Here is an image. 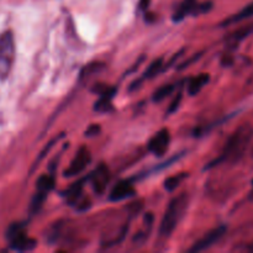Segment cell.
Wrapping results in <instances>:
<instances>
[{
	"label": "cell",
	"instance_id": "obj_1",
	"mask_svg": "<svg viewBox=\"0 0 253 253\" xmlns=\"http://www.w3.org/2000/svg\"><path fill=\"white\" fill-rule=\"evenodd\" d=\"M253 138V127L249 124L242 125L230 136L225 145L222 155L217 158L216 161L210 163L207 168H211L216 166L217 163H221L224 161H230V162H236L244 156L245 151L247 150L249 145L251 143Z\"/></svg>",
	"mask_w": 253,
	"mask_h": 253
},
{
	"label": "cell",
	"instance_id": "obj_2",
	"mask_svg": "<svg viewBox=\"0 0 253 253\" xmlns=\"http://www.w3.org/2000/svg\"><path fill=\"white\" fill-rule=\"evenodd\" d=\"M187 208V195L180 194L172 199L168 208L166 209L165 216L160 226V235L163 237H168L174 229L177 227L178 222L183 217V214Z\"/></svg>",
	"mask_w": 253,
	"mask_h": 253
},
{
	"label": "cell",
	"instance_id": "obj_3",
	"mask_svg": "<svg viewBox=\"0 0 253 253\" xmlns=\"http://www.w3.org/2000/svg\"><path fill=\"white\" fill-rule=\"evenodd\" d=\"M15 59V41L11 31L0 35V81L7 78Z\"/></svg>",
	"mask_w": 253,
	"mask_h": 253
},
{
	"label": "cell",
	"instance_id": "obj_4",
	"mask_svg": "<svg viewBox=\"0 0 253 253\" xmlns=\"http://www.w3.org/2000/svg\"><path fill=\"white\" fill-rule=\"evenodd\" d=\"M6 237L10 241V247L15 251L19 252H26L32 251L37 247L36 240L31 239L25 232V225L24 224H12L6 231Z\"/></svg>",
	"mask_w": 253,
	"mask_h": 253
},
{
	"label": "cell",
	"instance_id": "obj_5",
	"mask_svg": "<svg viewBox=\"0 0 253 253\" xmlns=\"http://www.w3.org/2000/svg\"><path fill=\"white\" fill-rule=\"evenodd\" d=\"M91 161V155L86 147H81L76 153V157L71 162L69 167L64 170V177H74L78 175L88 167Z\"/></svg>",
	"mask_w": 253,
	"mask_h": 253
},
{
	"label": "cell",
	"instance_id": "obj_6",
	"mask_svg": "<svg viewBox=\"0 0 253 253\" xmlns=\"http://www.w3.org/2000/svg\"><path fill=\"white\" fill-rule=\"evenodd\" d=\"M226 226H217L215 229H212L211 231L208 232L203 239H200L199 241L195 242L194 246L189 250L190 252L193 253H198V252H202L205 251V250L210 249L211 246H214L225 234H226Z\"/></svg>",
	"mask_w": 253,
	"mask_h": 253
},
{
	"label": "cell",
	"instance_id": "obj_7",
	"mask_svg": "<svg viewBox=\"0 0 253 253\" xmlns=\"http://www.w3.org/2000/svg\"><path fill=\"white\" fill-rule=\"evenodd\" d=\"M88 179L90 180L94 192L96 194H103L105 192L106 187H108L109 182H110V172H109V168L105 165H100L95 170H93L90 173Z\"/></svg>",
	"mask_w": 253,
	"mask_h": 253
},
{
	"label": "cell",
	"instance_id": "obj_8",
	"mask_svg": "<svg viewBox=\"0 0 253 253\" xmlns=\"http://www.w3.org/2000/svg\"><path fill=\"white\" fill-rule=\"evenodd\" d=\"M170 135L167 128L158 131L148 142V151L156 156H163L169 148Z\"/></svg>",
	"mask_w": 253,
	"mask_h": 253
},
{
	"label": "cell",
	"instance_id": "obj_9",
	"mask_svg": "<svg viewBox=\"0 0 253 253\" xmlns=\"http://www.w3.org/2000/svg\"><path fill=\"white\" fill-rule=\"evenodd\" d=\"M135 194V188H133L132 182L130 180H120L110 192L111 202H121L127 198H131Z\"/></svg>",
	"mask_w": 253,
	"mask_h": 253
},
{
	"label": "cell",
	"instance_id": "obj_10",
	"mask_svg": "<svg viewBox=\"0 0 253 253\" xmlns=\"http://www.w3.org/2000/svg\"><path fill=\"white\" fill-rule=\"evenodd\" d=\"M251 35H253V22L249 25H245V26L240 27V29L231 32L226 39L227 46L235 48V47H237V44H239L240 42H242L245 39L251 36Z\"/></svg>",
	"mask_w": 253,
	"mask_h": 253
},
{
	"label": "cell",
	"instance_id": "obj_11",
	"mask_svg": "<svg viewBox=\"0 0 253 253\" xmlns=\"http://www.w3.org/2000/svg\"><path fill=\"white\" fill-rule=\"evenodd\" d=\"M210 81L209 73H202L197 76L195 78H192L188 84V93L189 95H197Z\"/></svg>",
	"mask_w": 253,
	"mask_h": 253
},
{
	"label": "cell",
	"instance_id": "obj_12",
	"mask_svg": "<svg viewBox=\"0 0 253 253\" xmlns=\"http://www.w3.org/2000/svg\"><path fill=\"white\" fill-rule=\"evenodd\" d=\"M252 16H253V2L246 5V6H245L242 10H240L237 14L232 15V16H230L229 19L225 20L221 25L222 26H230V25L241 22V21H244V20L250 19V17H252Z\"/></svg>",
	"mask_w": 253,
	"mask_h": 253
},
{
	"label": "cell",
	"instance_id": "obj_13",
	"mask_svg": "<svg viewBox=\"0 0 253 253\" xmlns=\"http://www.w3.org/2000/svg\"><path fill=\"white\" fill-rule=\"evenodd\" d=\"M104 68H105V64H104L103 62H93V63L86 64V66L82 69L79 79H81L82 82L89 81V79L93 78L94 76L100 73Z\"/></svg>",
	"mask_w": 253,
	"mask_h": 253
},
{
	"label": "cell",
	"instance_id": "obj_14",
	"mask_svg": "<svg viewBox=\"0 0 253 253\" xmlns=\"http://www.w3.org/2000/svg\"><path fill=\"white\" fill-rule=\"evenodd\" d=\"M195 5H197V0H184V1L180 4V6L178 7L175 14L173 15V20H174L175 22L182 21L188 14H193Z\"/></svg>",
	"mask_w": 253,
	"mask_h": 253
},
{
	"label": "cell",
	"instance_id": "obj_15",
	"mask_svg": "<svg viewBox=\"0 0 253 253\" xmlns=\"http://www.w3.org/2000/svg\"><path fill=\"white\" fill-rule=\"evenodd\" d=\"M83 182L84 180H79V182L74 183L72 187H69L66 192L63 193L64 197L67 198L68 203L71 204H77L79 202V198L82 195V190H83Z\"/></svg>",
	"mask_w": 253,
	"mask_h": 253
},
{
	"label": "cell",
	"instance_id": "obj_16",
	"mask_svg": "<svg viewBox=\"0 0 253 253\" xmlns=\"http://www.w3.org/2000/svg\"><path fill=\"white\" fill-rule=\"evenodd\" d=\"M36 188L40 192H43L48 194L52 189L54 188V178L51 174H43L37 179Z\"/></svg>",
	"mask_w": 253,
	"mask_h": 253
},
{
	"label": "cell",
	"instance_id": "obj_17",
	"mask_svg": "<svg viewBox=\"0 0 253 253\" xmlns=\"http://www.w3.org/2000/svg\"><path fill=\"white\" fill-rule=\"evenodd\" d=\"M163 69H165V62H163V58H157L148 66L147 69H146V72L143 73V78H153V77L157 76L160 72H162Z\"/></svg>",
	"mask_w": 253,
	"mask_h": 253
},
{
	"label": "cell",
	"instance_id": "obj_18",
	"mask_svg": "<svg viewBox=\"0 0 253 253\" xmlns=\"http://www.w3.org/2000/svg\"><path fill=\"white\" fill-rule=\"evenodd\" d=\"M46 198H47V193L37 190V193L34 195V198H32V200H31V205H30V212H31V214H36V212H39L40 209L42 208V205H43Z\"/></svg>",
	"mask_w": 253,
	"mask_h": 253
},
{
	"label": "cell",
	"instance_id": "obj_19",
	"mask_svg": "<svg viewBox=\"0 0 253 253\" xmlns=\"http://www.w3.org/2000/svg\"><path fill=\"white\" fill-rule=\"evenodd\" d=\"M185 177H187V173H179V174L167 178L165 180V189H167L168 192H173V190L179 187V184L182 183L183 179H185Z\"/></svg>",
	"mask_w": 253,
	"mask_h": 253
},
{
	"label": "cell",
	"instance_id": "obj_20",
	"mask_svg": "<svg viewBox=\"0 0 253 253\" xmlns=\"http://www.w3.org/2000/svg\"><path fill=\"white\" fill-rule=\"evenodd\" d=\"M174 84H165V85L160 86V88L155 91V94H153V100L162 101L163 99H166L168 95H170V94L174 91Z\"/></svg>",
	"mask_w": 253,
	"mask_h": 253
},
{
	"label": "cell",
	"instance_id": "obj_21",
	"mask_svg": "<svg viewBox=\"0 0 253 253\" xmlns=\"http://www.w3.org/2000/svg\"><path fill=\"white\" fill-rule=\"evenodd\" d=\"M111 100H113V98H109V96H100L99 100L95 103V105H94V110L103 114L109 113V111H111L114 109Z\"/></svg>",
	"mask_w": 253,
	"mask_h": 253
},
{
	"label": "cell",
	"instance_id": "obj_22",
	"mask_svg": "<svg viewBox=\"0 0 253 253\" xmlns=\"http://www.w3.org/2000/svg\"><path fill=\"white\" fill-rule=\"evenodd\" d=\"M212 9V2L211 1H207V2H203V4H199V5H195L194 7V11H193V14L198 15V14H205V12L210 11V10Z\"/></svg>",
	"mask_w": 253,
	"mask_h": 253
},
{
	"label": "cell",
	"instance_id": "obj_23",
	"mask_svg": "<svg viewBox=\"0 0 253 253\" xmlns=\"http://www.w3.org/2000/svg\"><path fill=\"white\" fill-rule=\"evenodd\" d=\"M182 98H183L182 93H178L177 95H175V98L173 99V101H172V103H170L169 108H168L167 114H173V113H175V111L178 110V108H179L180 101H182Z\"/></svg>",
	"mask_w": 253,
	"mask_h": 253
},
{
	"label": "cell",
	"instance_id": "obj_24",
	"mask_svg": "<svg viewBox=\"0 0 253 253\" xmlns=\"http://www.w3.org/2000/svg\"><path fill=\"white\" fill-rule=\"evenodd\" d=\"M200 57H202V52H200V53H197V54H194V56H193L192 58H189V59H187V61H185V62H183V63L180 64L179 67H178V69H179V71H182V69H184V68H188V67H190V66H192V64L194 63V62H197L198 59L200 58Z\"/></svg>",
	"mask_w": 253,
	"mask_h": 253
},
{
	"label": "cell",
	"instance_id": "obj_25",
	"mask_svg": "<svg viewBox=\"0 0 253 253\" xmlns=\"http://www.w3.org/2000/svg\"><path fill=\"white\" fill-rule=\"evenodd\" d=\"M99 132H100V126H99L98 124H93V125L89 126L88 130L85 131V136H88V137H91V136L98 135Z\"/></svg>",
	"mask_w": 253,
	"mask_h": 253
},
{
	"label": "cell",
	"instance_id": "obj_26",
	"mask_svg": "<svg viewBox=\"0 0 253 253\" xmlns=\"http://www.w3.org/2000/svg\"><path fill=\"white\" fill-rule=\"evenodd\" d=\"M150 4H151V0H140V2H138V7H140V10L146 11V10L148 9V6H150Z\"/></svg>",
	"mask_w": 253,
	"mask_h": 253
}]
</instances>
